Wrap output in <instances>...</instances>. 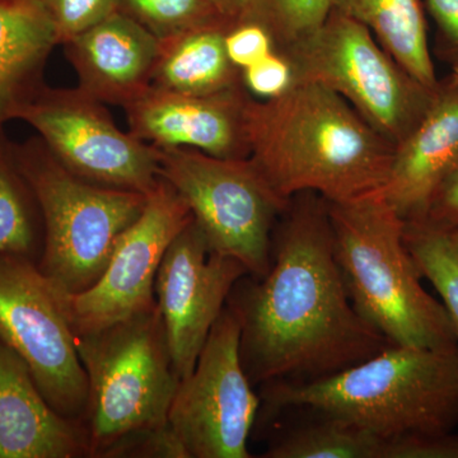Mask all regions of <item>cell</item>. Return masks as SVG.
<instances>
[{"label": "cell", "mask_w": 458, "mask_h": 458, "mask_svg": "<svg viewBox=\"0 0 458 458\" xmlns=\"http://www.w3.org/2000/svg\"><path fill=\"white\" fill-rule=\"evenodd\" d=\"M282 216L269 270L238 280L228 298L240 319L241 358L252 385L335 375L393 345L352 307L327 200L302 192Z\"/></svg>", "instance_id": "6da1fadb"}, {"label": "cell", "mask_w": 458, "mask_h": 458, "mask_svg": "<svg viewBox=\"0 0 458 458\" xmlns=\"http://www.w3.org/2000/svg\"><path fill=\"white\" fill-rule=\"evenodd\" d=\"M250 157L284 200L315 192L328 203L352 200L385 185L394 146L337 93L294 81L279 98H249Z\"/></svg>", "instance_id": "7a4b0ae2"}, {"label": "cell", "mask_w": 458, "mask_h": 458, "mask_svg": "<svg viewBox=\"0 0 458 458\" xmlns=\"http://www.w3.org/2000/svg\"><path fill=\"white\" fill-rule=\"evenodd\" d=\"M262 400L273 410L310 409L343 419L386 442L454 432L458 426V344L387 346L335 375L265 384Z\"/></svg>", "instance_id": "3957f363"}, {"label": "cell", "mask_w": 458, "mask_h": 458, "mask_svg": "<svg viewBox=\"0 0 458 458\" xmlns=\"http://www.w3.org/2000/svg\"><path fill=\"white\" fill-rule=\"evenodd\" d=\"M327 203L336 262L358 315L393 345H457L447 310L421 285L403 241L406 222L378 190Z\"/></svg>", "instance_id": "277c9868"}, {"label": "cell", "mask_w": 458, "mask_h": 458, "mask_svg": "<svg viewBox=\"0 0 458 458\" xmlns=\"http://www.w3.org/2000/svg\"><path fill=\"white\" fill-rule=\"evenodd\" d=\"M74 343L89 378L90 457H119L129 442L168 426L180 378L157 302L106 327L74 334Z\"/></svg>", "instance_id": "5b68a950"}, {"label": "cell", "mask_w": 458, "mask_h": 458, "mask_svg": "<svg viewBox=\"0 0 458 458\" xmlns=\"http://www.w3.org/2000/svg\"><path fill=\"white\" fill-rule=\"evenodd\" d=\"M12 150L40 208L44 250L38 269L62 291H86L106 269L117 240L143 212L148 195L81 179L40 137L12 143Z\"/></svg>", "instance_id": "8992f818"}, {"label": "cell", "mask_w": 458, "mask_h": 458, "mask_svg": "<svg viewBox=\"0 0 458 458\" xmlns=\"http://www.w3.org/2000/svg\"><path fill=\"white\" fill-rule=\"evenodd\" d=\"M279 53L294 81L337 93L394 148L417 128L438 89L418 82L367 27L334 8L315 32Z\"/></svg>", "instance_id": "52a82bcc"}, {"label": "cell", "mask_w": 458, "mask_h": 458, "mask_svg": "<svg viewBox=\"0 0 458 458\" xmlns=\"http://www.w3.org/2000/svg\"><path fill=\"white\" fill-rule=\"evenodd\" d=\"M156 148L159 174L185 199L210 251L242 262L249 276H265L276 219L291 200L271 189L250 158Z\"/></svg>", "instance_id": "ba28073f"}, {"label": "cell", "mask_w": 458, "mask_h": 458, "mask_svg": "<svg viewBox=\"0 0 458 458\" xmlns=\"http://www.w3.org/2000/svg\"><path fill=\"white\" fill-rule=\"evenodd\" d=\"M9 120L30 123L81 179L146 195L161 182L157 148L120 131L102 102L80 87L53 89L44 82L9 108Z\"/></svg>", "instance_id": "9c48e42d"}, {"label": "cell", "mask_w": 458, "mask_h": 458, "mask_svg": "<svg viewBox=\"0 0 458 458\" xmlns=\"http://www.w3.org/2000/svg\"><path fill=\"white\" fill-rule=\"evenodd\" d=\"M0 342L25 361L53 409L80 423L89 378L73 330L59 289L26 256L0 255Z\"/></svg>", "instance_id": "30bf717a"}, {"label": "cell", "mask_w": 458, "mask_h": 458, "mask_svg": "<svg viewBox=\"0 0 458 458\" xmlns=\"http://www.w3.org/2000/svg\"><path fill=\"white\" fill-rule=\"evenodd\" d=\"M260 403L241 358L240 319L225 306L194 369L180 379L168 428L186 458H249Z\"/></svg>", "instance_id": "8fae6325"}, {"label": "cell", "mask_w": 458, "mask_h": 458, "mask_svg": "<svg viewBox=\"0 0 458 458\" xmlns=\"http://www.w3.org/2000/svg\"><path fill=\"white\" fill-rule=\"evenodd\" d=\"M191 221L185 199L162 179L148 195L143 212L117 240L98 282L80 293L57 288L73 334L98 330L152 309L162 259Z\"/></svg>", "instance_id": "7c38bea8"}, {"label": "cell", "mask_w": 458, "mask_h": 458, "mask_svg": "<svg viewBox=\"0 0 458 458\" xmlns=\"http://www.w3.org/2000/svg\"><path fill=\"white\" fill-rule=\"evenodd\" d=\"M246 276L242 262L210 251L194 218L168 246L157 274L156 302L180 379L194 369L234 285Z\"/></svg>", "instance_id": "4fadbf2b"}, {"label": "cell", "mask_w": 458, "mask_h": 458, "mask_svg": "<svg viewBox=\"0 0 458 458\" xmlns=\"http://www.w3.org/2000/svg\"><path fill=\"white\" fill-rule=\"evenodd\" d=\"M245 86L194 96L150 87L123 107L131 132L155 147L194 148L225 159L250 157Z\"/></svg>", "instance_id": "5bb4252c"}, {"label": "cell", "mask_w": 458, "mask_h": 458, "mask_svg": "<svg viewBox=\"0 0 458 458\" xmlns=\"http://www.w3.org/2000/svg\"><path fill=\"white\" fill-rule=\"evenodd\" d=\"M458 168V74L439 81L432 104L394 148L379 194L403 221L424 218L434 192Z\"/></svg>", "instance_id": "9a60e30c"}, {"label": "cell", "mask_w": 458, "mask_h": 458, "mask_svg": "<svg viewBox=\"0 0 458 458\" xmlns=\"http://www.w3.org/2000/svg\"><path fill=\"white\" fill-rule=\"evenodd\" d=\"M80 89L102 104L126 107L152 87L159 40L116 11L64 44Z\"/></svg>", "instance_id": "2e32d148"}, {"label": "cell", "mask_w": 458, "mask_h": 458, "mask_svg": "<svg viewBox=\"0 0 458 458\" xmlns=\"http://www.w3.org/2000/svg\"><path fill=\"white\" fill-rule=\"evenodd\" d=\"M84 456L86 428L55 411L25 361L0 342V458Z\"/></svg>", "instance_id": "e0dca14e"}, {"label": "cell", "mask_w": 458, "mask_h": 458, "mask_svg": "<svg viewBox=\"0 0 458 458\" xmlns=\"http://www.w3.org/2000/svg\"><path fill=\"white\" fill-rule=\"evenodd\" d=\"M56 45L45 0H0V131L9 108L45 82Z\"/></svg>", "instance_id": "ac0fdd59"}, {"label": "cell", "mask_w": 458, "mask_h": 458, "mask_svg": "<svg viewBox=\"0 0 458 458\" xmlns=\"http://www.w3.org/2000/svg\"><path fill=\"white\" fill-rule=\"evenodd\" d=\"M229 26L199 27L159 41L152 87L183 95L205 96L242 84V72L225 49Z\"/></svg>", "instance_id": "d6986e66"}, {"label": "cell", "mask_w": 458, "mask_h": 458, "mask_svg": "<svg viewBox=\"0 0 458 458\" xmlns=\"http://www.w3.org/2000/svg\"><path fill=\"white\" fill-rule=\"evenodd\" d=\"M333 8L372 32L382 47L411 77L430 89L438 87L421 0H331Z\"/></svg>", "instance_id": "ffe728a7"}, {"label": "cell", "mask_w": 458, "mask_h": 458, "mask_svg": "<svg viewBox=\"0 0 458 458\" xmlns=\"http://www.w3.org/2000/svg\"><path fill=\"white\" fill-rule=\"evenodd\" d=\"M42 227L40 208L18 170L12 141L0 131V255L32 259Z\"/></svg>", "instance_id": "44dd1931"}, {"label": "cell", "mask_w": 458, "mask_h": 458, "mask_svg": "<svg viewBox=\"0 0 458 458\" xmlns=\"http://www.w3.org/2000/svg\"><path fill=\"white\" fill-rule=\"evenodd\" d=\"M318 415L271 445L264 457L384 458L386 441L343 419Z\"/></svg>", "instance_id": "7402d4cb"}, {"label": "cell", "mask_w": 458, "mask_h": 458, "mask_svg": "<svg viewBox=\"0 0 458 458\" xmlns=\"http://www.w3.org/2000/svg\"><path fill=\"white\" fill-rule=\"evenodd\" d=\"M403 241L419 273L429 280L441 297L458 339V258L447 229L424 219L408 221Z\"/></svg>", "instance_id": "603a6c76"}, {"label": "cell", "mask_w": 458, "mask_h": 458, "mask_svg": "<svg viewBox=\"0 0 458 458\" xmlns=\"http://www.w3.org/2000/svg\"><path fill=\"white\" fill-rule=\"evenodd\" d=\"M117 11L137 21L159 41L199 27H232L209 0H117Z\"/></svg>", "instance_id": "cb8c5ba5"}, {"label": "cell", "mask_w": 458, "mask_h": 458, "mask_svg": "<svg viewBox=\"0 0 458 458\" xmlns=\"http://www.w3.org/2000/svg\"><path fill=\"white\" fill-rule=\"evenodd\" d=\"M333 9L331 0H250L241 21H252L267 30L276 51L311 35Z\"/></svg>", "instance_id": "d4e9b609"}, {"label": "cell", "mask_w": 458, "mask_h": 458, "mask_svg": "<svg viewBox=\"0 0 458 458\" xmlns=\"http://www.w3.org/2000/svg\"><path fill=\"white\" fill-rule=\"evenodd\" d=\"M45 4L55 27L57 45H64L117 11V0H45Z\"/></svg>", "instance_id": "484cf974"}, {"label": "cell", "mask_w": 458, "mask_h": 458, "mask_svg": "<svg viewBox=\"0 0 458 458\" xmlns=\"http://www.w3.org/2000/svg\"><path fill=\"white\" fill-rule=\"evenodd\" d=\"M242 83L247 92L261 99L279 98L294 83L293 68L284 54L274 50L264 59L243 69Z\"/></svg>", "instance_id": "4316f807"}, {"label": "cell", "mask_w": 458, "mask_h": 458, "mask_svg": "<svg viewBox=\"0 0 458 458\" xmlns=\"http://www.w3.org/2000/svg\"><path fill=\"white\" fill-rule=\"evenodd\" d=\"M225 49L232 64L241 72L276 50L267 29L252 21H240L225 33Z\"/></svg>", "instance_id": "83f0119b"}, {"label": "cell", "mask_w": 458, "mask_h": 458, "mask_svg": "<svg viewBox=\"0 0 458 458\" xmlns=\"http://www.w3.org/2000/svg\"><path fill=\"white\" fill-rule=\"evenodd\" d=\"M384 458H458V434L394 439L386 442Z\"/></svg>", "instance_id": "f1b7e54d"}, {"label": "cell", "mask_w": 458, "mask_h": 458, "mask_svg": "<svg viewBox=\"0 0 458 458\" xmlns=\"http://www.w3.org/2000/svg\"><path fill=\"white\" fill-rule=\"evenodd\" d=\"M437 26L438 55L458 73V0H426Z\"/></svg>", "instance_id": "f546056e"}, {"label": "cell", "mask_w": 458, "mask_h": 458, "mask_svg": "<svg viewBox=\"0 0 458 458\" xmlns=\"http://www.w3.org/2000/svg\"><path fill=\"white\" fill-rule=\"evenodd\" d=\"M421 219L447 231L458 228V168L434 192L426 216Z\"/></svg>", "instance_id": "4dcf8cb0"}, {"label": "cell", "mask_w": 458, "mask_h": 458, "mask_svg": "<svg viewBox=\"0 0 458 458\" xmlns=\"http://www.w3.org/2000/svg\"><path fill=\"white\" fill-rule=\"evenodd\" d=\"M210 4L225 20L236 25L245 16L250 0H209Z\"/></svg>", "instance_id": "1f68e13d"}, {"label": "cell", "mask_w": 458, "mask_h": 458, "mask_svg": "<svg viewBox=\"0 0 458 458\" xmlns=\"http://www.w3.org/2000/svg\"><path fill=\"white\" fill-rule=\"evenodd\" d=\"M448 236H450V241L452 247H454V254H456L458 258V228L451 229V231H448Z\"/></svg>", "instance_id": "d6a6232c"}, {"label": "cell", "mask_w": 458, "mask_h": 458, "mask_svg": "<svg viewBox=\"0 0 458 458\" xmlns=\"http://www.w3.org/2000/svg\"><path fill=\"white\" fill-rule=\"evenodd\" d=\"M458 74V73H457Z\"/></svg>", "instance_id": "836d02e7"}]
</instances>
